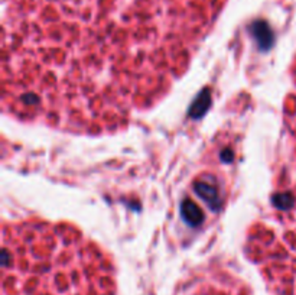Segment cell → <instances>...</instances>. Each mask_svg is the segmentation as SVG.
<instances>
[{
	"instance_id": "6da1fadb",
	"label": "cell",
	"mask_w": 296,
	"mask_h": 295,
	"mask_svg": "<svg viewBox=\"0 0 296 295\" xmlns=\"http://www.w3.org/2000/svg\"><path fill=\"white\" fill-rule=\"evenodd\" d=\"M211 293L212 291H208V290H205V288H204V290H200V291L194 290V291H189V293H186V294H184V295H220V294H211ZM225 295H230V294H225Z\"/></svg>"
}]
</instances>
